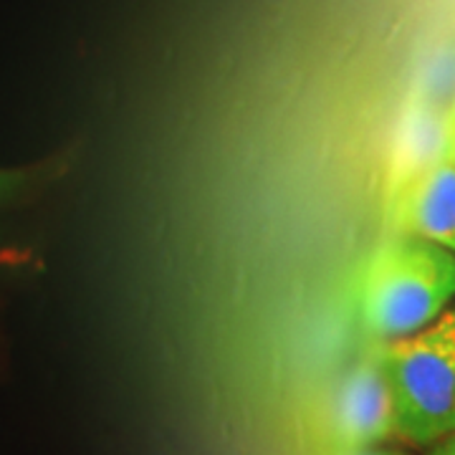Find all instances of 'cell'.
I'll return each instance as SVG.
<instances>
[{
    "mask_svg": "<svg viewBox=\"0 0 455 455\" xmlns=\"http://www.w3.org/2000/svg\"><path fill=\"white\" fill-rule=\"evenodd\" d=\"M341 455H407L397 451H379V448H364V451H344Z\"/></svg>",
    "mask_w": 455,
    "mask_h": 455,
    "instance_id": "7",
    "label": "cell"
},
{
    "mask_svg": "<svg viewBox=\"0 0 455 455\" xmlns=\"http://www.w3.org/2000/svg\"><path fill=\"white\" fill-rule=\"evenodd\" d=\"M453 299L455 253L412 235L379 245L359 271V319L379 341L433 324Z\"/></svg>",
    "mask_w": 455,
    "mask_h": 455,
    "instance_id": "1",
    "label": "cell"
},
{
    "mask_svg": "<svg viewBox=\"0 0 455 455\" xmlns=\"http://www.w3.org/2000/svg\"><path fill=\"white\" fill-rule=\"evenodd\" d=\"M334 438L344 451H364L395 433V405L379 352L359 359L341 379L331 407Z\"/></svg>",
    "mask_w": 455,
    "mask_h": 455,
    "instance_id": "3",
    "label": "cell"
},
{
    "mask_svg": "<svg viewBox=\"0 0 455 455\" xmlns=\"http://www.w3.org/2000/svg\"><path fill=\"white\" fill-rule=\"evenodd\" d=\"M20 182V175L16 172H0V197H5Z\"/></svg>",
    "mask_w": 455,
    "mask_h": 455,
    "instance_id": "5",
    "label": "cell"
},
{
    "mask_svg": "<svg viewBox=\"0 0 455 455\" xmlns=\"http://www.w3.org/2000/svg\"><path fill=\"white\" fill-rule=\"evenodd\" d=\"M377 352L392 392L395 433L420 445L455 433V307Z\"/></svg>",
    "mask_w": 455,
    "mask_h": 455,
    "instance_id": "2",
    "label": "cell"
},
{
    "mask_svg": "<svg viewBox=\"0 0 455 455\" xmlns=\"http://www.w3.org/2000/svg\"><path fill=\"white\" fill-rule=\"evenodd\" d=\"M430 455H455V433H451L448 438L438 440V448Z\"/></svg>",
    "mask_w": 455,
    "mask_h": 455,
    "instance_id": "6",
    "label": "cell"
},
{
    "mask_svg": "<svg viewBox=\"0 0 455 455\" xmlns=\"http://www.w3.org/2000/svg\"><path fill=\"white\" fill-rule=\"evenodd\" d=\"M395 226L455 253V155H445L395 193Z\"/></svg>",
    "mask_w": 455,
    "mask_h": 455,
    "instance_id": "4",
    "label": "cell"
},
{
    "mask_svg": "<svg viewBox=\"0 0 455 455\" xmlns=\"http://www.w3.org/2000/svg\"><path fill=\"white\" fill-rule=\"evenodd\" d=\"M448 137H451V152L455 155V112L453 119H451V124H448Z\"/></svg>",
    "mask_w": 455,
    "mask_h": 455,
    "instance_id": "8",
    "label": "cell"
}]
</instances>
